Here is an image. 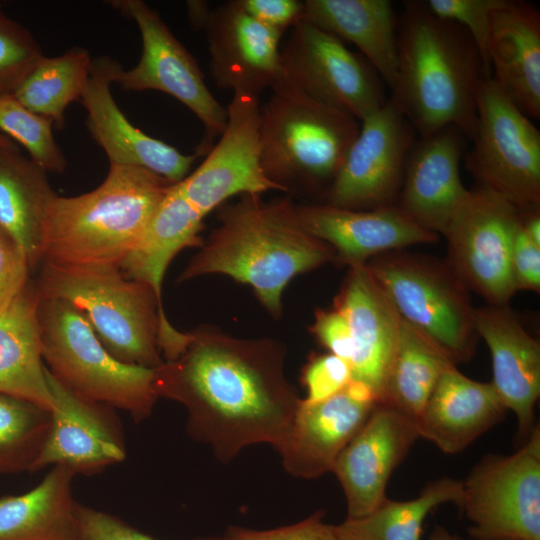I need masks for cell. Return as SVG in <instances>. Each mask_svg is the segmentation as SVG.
Instances as JSON below:
<instances>
[{
    "instance_id": "6da1fadb",
    "label": "cell",
    "mask_w": 540,
    "mask_h": 540,
    "mask_svg": "<svg viewBox=\"0 0 540 540\" xmlns=\"http://www.w3.org/2000/svg\"><path fill=\"white\" fill-rule=\"evenodd\" d=\"M285 357L277 340L201 326L154 369V387L158 398L185 407L187 434L225 464L246 447L264 443L278 451L287 439L301 398L286 377Z\"/></svg>"
},
{
    "instance_id": "7a4b0ae2",
    "label": "cell",
    "mask_w": 540,
    "mask_h": 540,
    "mask_svg": "<svg viewBox=\"0 0 540 540\" xmlns=\"http://www.w3.org/2000/svg\"><path fill=\"white\" fill-rule=\"evenodd\" d=\"M218 221L179 281L227 275L251 286L274 317L281 314L282 294L291 279L336 259L329 245L301 225L289 198L263 201L260 195H241L220 207Z\"/></svg>"
},
{
    "instance_id": "3957f363",
    "label": "cell",
    "mask_w": 540,
    "mask_h": 540,
    "mask_svg": "<svg viewBox=\"0 0 540 540\" xmlns=\"http://www.w3.org/2000/svg\"><path fill=\"white\" fill-rule=\"evenodd\" d=\"M492 76L468 33L408 1L398 23V69L391 99L421 137L456 126L474 133L477 97Z\"/></svg>"
},
{
    "instance_id": "277c9868",
    "label": "cell",
    "mask_w": 540,
    "mask_h": 540,
    "mask_svg": "<svg viewBox=\"0 0 540 540\" xmlns=\"http://www.w3.org/2000/svg\"><path fill=\"white\" fill-rule=\"evenodd\" d=\"M40 265L34 280L39 295L81 311L118 361L155 369L186 346L190 333L171 325L153 289L127 278L119 267Z\"/></svg>"
},
{
    "instance_id": "5b68a950",
    "label": "cell",
    "mask_w": 540,
    "mask_h": 540,
    "mask_svg": "<svg viewBox=\"0 0 540 540\" xmlns=\"http://www.w3.org/2000/svg\"><path fill=\"white\" fill-rule=\"evenodd\" d=\"M173 184L140 167L110 164L94 190L57 195L47 218L42 262L119 267Z\"/></svg>"
},
{
    "instance_id": "8992f818",
    "label": "cell",
    "mask_w": 540,
    "mask_h": 540,
    "mask_svg": "<svg viewBox=\"0 0 540 540\" xmlns=\"http://www.w3.org/2000/svg\"><path fill=\"white\" fill-rule=\"evenodd\" d=\"M260 108L261 166L282 192L321 203L360 130L352 115L282 84Z\"/></svg>"
},
{
    "instance_id": "52a82bcc",
    "label": "cell",
    "mask_w": 540,
    "mask_h": 540,
    "mask_svg": "<svg viewBox=\"0 0 540 540\" xmlns=\"http://www.w3.org/2000/svg\"><path fill=\"white\" fill-rule=\"evenodd\" d=\"M37 314L43 362L59 382L85 398L127 412L136 422L151 415L158 400L154 369L115 359L86 316L63 300L39 295Z\"/></svg>"
},
{
    "instance_id": "ba28073f",
    "label": "cell",
    "mask_w": 540,
    "mask_h": 540,
    "mask_svg": "<svg viewBox=\"0 0 540 540\" xmlns=\"http://www.w3.org/2000/svg\"><path fill=\"white\" fill-rule=\"evenodd\" d=\"M404 321L457 365L475 351L478 334L469 290L447 261L395 250L366 263Z\"/></svg>"
},
{
    "instance_id": "9c48e42d",
    "label": "cell",
    "mask_w": 540,
    "mask_h": 540,
    "mask_svg": "<svg viewBox=\"0 0 540 540\" xmlns=\"http://www.w3.org/2000/svg\"><path fill=\"white\" fill-rule=\"evenodd\" d=\"M476 116L465 164L478 186L519 208L540 205V131L493 76L480 87Z\"/></svg>"
},
{
    "instance_id": "30bf717a",
    "label": "cell",
    "mask_w": 540,
    "mask_h": 540,
    "mask_svg": "<svg viewBox=\"0 0 540 540\" xmlns=\"http://www.w3.org/2000/svg\"><path fill=\"white\" fill-rule=\"evenodd\" d=\"M473 540H540V428L512 454H486L462 482Z\"/></svg>"
},
{
    "instance_id": "8fae6325",
    "label": "cell",
    "mask_w": 540,
    "mask_h": 540,
    "mask_svg": "<svg viewBox=\"0 0 540 540\" xmlns=\"http://www.w3.org/2000/svg\"><path fill=\"white\" fill-rule=\"evenodd\" d=\"M282 84L342 110L359 121L381 108L384 82L360 54L304 18L280 47ZM276 84V85H277Z\"/></svg>"
},
{
    "instance_id": "7c38bea8",
    "label": "cell",
    "mask_w": 540,
    "mask_h": 540,
    "mask_svg": "<svg viewBox=\"0 0 540 540\" xmlns=\"http://www.w3.org/2000/svg\"><path fill=\"white\" fill-rule=\"evenodd\" d=\"M520 209L497 193L469 190L442 234L447 263L464 286L488 305L507 306L516 286L511 268Z\"/></svg>"
},
{
    "instance_id": "4fadbf2b",
    "label": "cell",
    "mask_w": 540,
    "mask_h": 540,
    "mask_svg": "<svg viewBox=\"0 0 540 540\" xmlns=\"http://www.w3.org/2000/svg\"><path fill=\"white\" fill-rule=\"evenodd\" d=\"M110 3L136 22L142 38L138 64L129 70L120 66L113 82L125 91L157 90L183 103L205 128L196 155L207 154L226 126L227 111L208 89L196 60L144 1Z\"/></svg>"
},
{
    "instance_id": "5bb4252c",
    "label": "cell",
    "mask_w": 540,
    "mask_h": 540,
    "mask_svg": "<svg viewBox=\"0 0 540 540\" xmlns=\"http://www.w3.org/2000/svg\"><path fill=\"white\" fill-rule=\"evenodd\" d=\"M415 130L389 97L362 121L321 203L352 210L396 205Z\"/></svg>"
},
{
    "instance_id": "9a60e30c",
    "label": "cell",
    "mask_w": 540,
    "mask_h": 540,
    "mask_svg": "<svg viewBox=\"0 0 540 540\" xmlns=\"http://www.w3.org/2000/svg\"><path fill=\"white\" fill-rule=\"evenodd\" d=\"M226 111L227 123L218 142L201 165L177 183L203 217L234 195L282 192L261 166L259 96L233 92Z\"/></svg>"
},
{
    "instance_id": "2e32d148",
    "label": "cell",
    "mask_w": 540,
    "mask_h": 540,
    "mask_svg": "<svg viewBox=\"0 0 540 540\" xmlns=\"http://www.w3.org/2000/svg\"><path fill=\"white\" fill-rule=\"evenodd\" d=\"M45 377L54 408L47 438L32 472L62 465L75 474L94 475L122 462L126 447L113 408L73 392L46 366Z\"/></svg>"
},
{
    "instance_id": "e0dca14e",
    "label": "cell",
    "mask_w": 540,
    "mask_h": 540,
    "mask_svg": "<svg viewBox=\"0 0 540 540\" xmlns=\"http://www.w3.org/2000/svg\"><path fill=\"white\" fill-rule=\"evenodd\" d=\"M419 438L415 421L387 403L375 405L332 470L346 498L348 519L369 514L387 499L391 475Z\"/></svg>"
},
{
    "instance_id": "ac0fdd59",
    "label": "cell",
    "mask_w": 540,
    "mask_h": 540,
    "mask_svg": "<svg viewBox=\"0 0 540 540\" xmlns=\"http://www.w3.org/2000/svg\"><path fill=\"white\" fill-rule=\"evenodd\" d=\"M378 402L368 386L355 380L325 400L301 399L289 435L277 451L285 471L301 479L332 472L339 454Z\"/></svg>"
},
{
    "instance_id": "d6986e66",
    "label": "cell",
    "mask_w": 540,
    "mask_h": 540,
    "mask_svg": "<svg viewBox=\"0 0 540 540\" xmlns=\"http://www.w3.org/2000/svg\"><path fill=\"white\" fill-rule=\"evenodd\" d=\"M120 64L108 57L92 59L80 102L87 111V127L106 153L109 163L151 171L172 183L185 179L197 155L175 147L136 128L116 104L111 85Z\"/></svg>"
},
{
    "instance_id": "ffe728a7",
    "label": "cell",
    "mask_w": 540,
    "mask_h": 540,
    "mask_svg": "<svg viewBox=\"0 0 540 540\" xmlns=\"http://www.w3.org/2000/svg\"><path fill=\"white\" fill-rule=\"evenodd\" d=\"M203 29L217 87L259 96L279 82L283 32L252 18L237 0L210 10Z\"/></svg>"
},
{
    "instance_id": "44dd1931",
    "label": "cell",
    "mask_w": 540,
    "mask_h": 540,
    "mask_svg": "<svg viewBox=\"0 0 540 540\" xmlns=\"http://www.w3.org/2000/svg\"><path fill=\"white\" fill-rule=\"evenodd\" d=\"M466 139L456 126H446L414 142L406 160L396 205L438 236L469 191L460 177Z\"/></svg>"
},
{
    "instance_id": "7402d4cb",
    "label": "cell",
    "mask_w": 540,
    "mask_h": 540,
    "mask_svg": "<svg viewBox=\"0 0 540 540\" xmlns=\"http://www.w3.org/2000/svg\"><path fill=\"white\" fill-rule=\"evenodd\" d=\"M296 214L301 225L348 266L439 237L418 226L397 205L352 210L314 202L296 205Z\"/></svg>"
},
{
    "instance_id": "603a6c76",
    "label": "cell",
    "mask_w": 540,
    "mask_h": 540,
    "mask_svg": "<svg viewBox=\"0 0 540 540\" xmlns=\"http://www.w3.org/2000/svg\"><path fill=\"white\" fill-rule=\"evenodd\" d=\"M478 337L492 359V384L507 410L517 419V438L522 443L535 423L540 396V345L507 306L474 309Z\"/></svg>"
},
{
    "instance_id": "cb8c5ba5",
    "label": "cell",
    "mask_w": 540,
    "mask_h": 540,
    "mask_svg": "<svg viewBox=\"0 0 540 540\" xmlns=\"http://www.w3.org/2000/svg\"><path fill=\"white\" fill-rule=\"evenodd\" d=\"M335 307L344 314L350 327L352 380L368 386L381 402L400 316L366 264L349 266Z\"/></svg>"
},
{
    "instance_id": "d4e9b609",
    "label": "cell",
    "mask_w": 540,
    "mask_h": 540,
    "mask_svg": "<svg viewBox=\"0 0 540 540\" xmlns=\"http://www.w3.org/2000/svg\"><path fill=\"white\" fill-rule=\"evenodd\" d=\"M506 411L491 382L473 380L452 366L439 379L416 426L419 437L456 454L502 421Z\"/></svg>"
},
{
    "instance_id": "484cf974",
    "label": "cell",
    "mask_w": 540,
    "mask_h": 540,
    "mask_svg": "<svg viewBox=\"0 0 540 540\" xmlns=\"http://www.w3.org/2000/svg\"><path fill=\"white\" fill-rule=\"evenodd\" d=\"M492 75L530 119L540 117V12L531 3L505 0L491 20Z\"/></svg>"
},
{
    "instance_id": "4316f807",
    "label": "cell",
    "mask_w": 540,
    "mask_h": 540,
    "mask_svg": "<svg viewBox=\"0 0 540 540\" xmlns=\"http://www.w3.org/2000/svg\"><path fill=\"white\" fill-rule=\"evenodd\" d=\"M39 293L33 279L0 307V393L52 412L38 322Z\"/></svg>"
},
{
    "instance_id": "83f0119b",
    "label": "cell",
    "mask_w": 540,
    "mask_h": 540,
    "mask_svg": "<svg viewBox=\"0 0 540 540\" xmlns=\"http://www.w3.org/2000/svg\"><path fill=\"white\" fill-rule=\"evenodd\" d=\"M303 18L355 45L392 89L398 69V21L388 0H306Z\"/></svg>"
},
{
    "instance_id": "f1b7e54d",
    "label": "cell",
    "mask_w": 540,
    "mask_h": 540,
    "mask_svg": "<svg viewBox=\"0 0 540 540\" xmlns=\"http://www.w3.org/2000/svg\"><path fill=\"white\" fill-rule=\"evenodd\" d=\"M56 196L45 170L18 148L0 147V225L21 247L31 271L42 263L47 218Z\"/></svg>"
},
{
    "instance_id": "f546056e",
    "label": "cell",
    "mask_w": 540,
    "mask_h": 540,
    "mask_svg": "<svg viewBox=\"0 0 540 540\" xmlns=\"http://www.w3.org/2000/svg\"><path fill=\"white\" fill-rule=\"evenodd\" d=\"M203 216L182 195L178 184L161 201L140 240L121 262V272L149 285L162 304V281L174 256L187 247L201 246Z\"/></svg>"
},
{
    "instance_id": "4dcf8cb0",
    "label": "cell",
    "mask_w": 540,
    "mask_h": 540,
    "mask_svg": "<svg viewBox=\"0 0 540 540\" xmlns=\"http://www.w3.org/2000/svg\"><path fill=\"white\" fill-rule=\"evenodd\" d=\"M56 465L41 482L20 495L0 498V540H78L72 480Z\"/></svg>"
},
{
    "instance_id": "1f68e13d",
    "label": "cell",
    "mask_w": 540,
    "mask_h": 540,
    "mask_svg": "<svg viewBox=\"0 0 540 540\" xmlns=\"http://www.w3.org/2000/svg\"><path fill=\"white\" fill-rule=\"evenodd\" d=\"M456 364L435 343L400 318L398 338L381 402L417 421L443 373Z\"/></svg>"
},
{
    "instance_id": "d6a6232c",
    "label": "cell",
    "mask_w": 540,
    "mask_h": 540,
    "mask_svg": "<svg viewBox=\"0 0 540 540\" xmlns=\"http://www.w3.org/2000/svg\"><path fill=\"white\" fill-rule=\"evenodd\" d=\"M462 482L451 477L429 481L409 500L387 498L369 514L331 525L333 540H420L427 516L436 507L459 506Z\"/></svg>"
},
{
    "instance_id": "836d02e7",
    "label": "cell",
    "mask_w": 540,
    "mask_h": 540,
    "mask_svg": "<svg viewBox=\"0 0 540 540\" xmlns=\"http://www.w3.org/2000/svg\"><path fill=\"white\" fill-rule=\"evenodd\" d=\"M92 58L81 47L56 57L43 56L24 78L13 96L32 112L64 124L69 104L80 101L86 88Z\"/></svg>"
},
{
    "instance_id": "e575fe53",
    "label": "cell",
    "mask_w": 540,
    "mask_h": 540,
    "mask_svg": "<svg viewBox=\"0 0 540 540\" xmlns=\"http://www.w3.org/2000/svg\"><path fill=\"white\" fill-rule=\"evenodd\" d=\"M51 424V412L0 393V475L32 472Z\"/></svg>"
},
{
    "instance_id": "d590c367",
    "label": "cell",
    "mask_w": 540,
    "mask_h": 540,
    "mask_svg": "<svg viewBox=\"0 0 540 540\" xmlns=\"http://www.w3.org/2000/svg\"><path fill=\"white\" fill-rule=\"evenodd\" d=\"M53 122L22 105L13 95L0 97V132L19 142L29 159L46 172L62 173L67 160L55 141Z\"/></svg>"
},
{
    "instance_id": "8d00e7d4",
    "label": "cell",
    "mask_w": 540,
    "mask_h": 540,
    "mask_svg": "<svg viewBox=\"0 0 540 540\" xmlns=\"http://www.w3.org/2000/svg\"><path fill=\"white\" fill-rule=\"evenodd\" d=\"M43 56L30 31L0 8V97L13 95Z\"/></svg>"
},
{
    "instance_id": "74e56055",
    "label": "cell",
    "mask_w": 540,
    "mask_h": 540,
    "mask_svg": "<svg viewBox=\"0 0 540 540\" xmlns=\"http://www.w3.org/2000/svg\"><path fill=\"white\" fill-rule=\"evenodd\" d=\"M505 0H428L427 9L437 17L462 27L475 43L486 70L492 75L489 62V40L492 15Z\"/></svg>"
},
{
    "instance_id": "f35d334b",
    "label": "cell",
    "mask_w": 540,
    "mask_h": 540,
    "mask_svg": "<svg viewBox=\"0 0 540 540\" xmlns=\"http://www.w3.org/2000/svg\"><path fill=\"white\" fill-rule=\"evenodd\" d=\"M352 380L348 362L332 354L312 357L303 369L302 382L306 388L305 401L325 400L344 389Z\"/></svg>"
},
{
    "instance_id": "ab89813d",
    "label": "cell",
    "mask_w": 540,
    "mask_h": 540,
    "mask_svg": "<svg viewBox=\"0 0 540 540\" xmlns=\"http://www.w3.org/2000/svg\"><path fill=\"white\" fill-rule=\"evenodd\" d=\"M75 516L78 540H157L109 513L77 502Z\"/></svg>"
},
{
    "instance_id": "60d3db41",
    "label": "cell",
    "mask_w": 540,
    "mask_h": 540,
    "mask_svg": "<svg viewBox=\"0 0 540 540\" xmlns=\"http://www.w3.org/2000/svg\"><path fill=\"white\" fill-rule=\"evenodd\" d=\"M325 513L316 511L295 524L270 530L231 527L218 540H333L331 524L324 522Z\"/></svg>"
},
{
    "instance_id": "b9f144b4",
    "label": "cell",
    "mask_w": 540,
    "mask_h": 540,
    "mask_svg": "<svg viewBox=\"0 0 540 540\" xmlns=\"http://www.w3.org/2000/svg\"><path fill=\"white\" fill-rule=\"evenodd\" d=\"M30 272L23 250L0 225V307L25 286Z\"/></svg>"
},
{
    "instance_id": "7bdbcfd3",
    "label": "cell",
    "mask_w": 540,
    "mask_h": 540,
    "mask_svg": "<svg viewBox=\"0 0 540 540\" xmlns=\"http://www.w3.org/2000/svg\"><path fill=\"white\" fill-rule=\"evenodd\" d=\"M311 331L329 353L342 358L350 365L353 356L350 327L338 308L318 311Z\"/></svg>"
},
{
    "instance_id": "ee69618b",
    "label": "cell",
    "mask_w": 540,
    "mask_h": 540,
    "mask_svg": "<svg viewBox=\"0 0 540 540\" xmlns=\"http://www.w3.org/2000/svg\"><path fill=\"white\" fill-rule=\"evenodd\" d=\"M511 268L517 291H540V246L528 238L520 220L512 246Z\"/></svg>"
},
{
    "instance_id": "f6af8a7d",
    "label": "cell",
    "mask_w": 540,
    "mask_h": 540,
    "mask_svg": "<svg viewBox=\"0 0 540 540\" xmlns=\"http://www.w3.org/2000/svg\"><path fill=\"white\" fill-rule=\"evenodd\" d=\"M237 3L258 22L283 33L304 14V1L298 0H237Z\"/></svg>"
},
{
    "instance_id": "bcb514c9",
    "label": "cell",
    "mask_w": 540,
    "mask_h": 540,
    "mask_svg": "<svg viewBox=\"0 0 540 540\" xmlns=\"http://www.w3.org/2000/svg\"><path fill=\"white\" fill-rule=\"evenodd\" d=\"M188 15L193 27L203 29L210 13L207 2L189 1L187 2Z\"/></svg>"
},
{
    "instance_id": "7dc6e473",
    "label": "cell",
    "mask_w": 540,
    "mask_h": 540,
    "mask_svg": "<svg viewBox=\"0 0 540 540\" xmlns=\"http://www.w3.org/2000/svg\"><path fill=\"white\" fill-rule=\"evenodd\" d=\"M428 540H467L457 534L448 531L442 525H436L431 532Z\"/></svg>"
},
{
    "instance_id": "c3c4849f",
    "label": "cell",
    "mask_w": 540,
    "mask_h": 540,
    "mask_svg": "<svg viewBox=\"0 0 540 540\" xmlns=\"http://www.w3.org/2000/svg\"><path fill=\"white\" fill-rule=\"evenodd\" d=\"M0 147L8 148V149H17L16 144L8 138L6 135L0 132Z\"/></svg>"
},
{
    "instance_id": "681fc988",
    "label": "cell",
    "mask_w": 540,
    "mask_h": 540,
    "mask_svg": "<svg viewBox=\"0 0 540 540\" xmlns=\"http://www.w3.org/2000/svg\"><path fill=\"white\" fill-rule=\"evenodd\" d=\"M494 540H521V539H513V538H501V539H494Z\"/></svg>"
}]
</instances>
